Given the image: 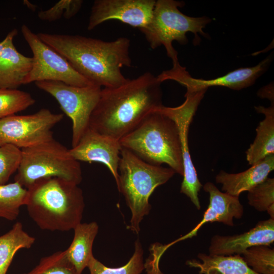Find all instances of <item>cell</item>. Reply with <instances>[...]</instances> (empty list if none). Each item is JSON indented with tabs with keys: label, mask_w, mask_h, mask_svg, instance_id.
Returning a JSON list of instances; mask_svg holds the SVG:
<instances>
[{
	"label": "cell",
	"mask_w": 274,
	"mask_h": 274,
	"mask_svg": "<svg viewBox=\"0 0 274 274\" xmlns=\"http://www.w3.org/2000/svg\"><path fill=\"white\" fill-rule=\"evenodd\" d=\"M203 187L210 195V203L201 221L189 232L174 242L161 246L164 253L170 246L177 242L196 236L204 224L218 222L229 226H233V219H241L244 214V207L238 197L220 191L212 182H207Z\"/></svg>",
	"instance_id": "9a60e30c"
},
{
	"label": "cell",
	"mask_w": 274,
	"mask_h": 274,
	"mask_svg": "<svg viewBox=\"0 0 274 274\" xmlns=\"http://www.w3.org/2000/svg\"><path fill=\"white\" fill-rule=\"evenodd\" d=\"M35 241L25 231L20 222H16L9 231L0 236V274H6L17 252L30 248Z\"/></svg>",
	"instance_id": "7402d4cb"
},
{
	"label": "cell",
	"mask_w": 274,
	"mask_h": 274,
	"mask_svg": "<svg viewBox=\"0 0 274 274\" xmlns=\"http://www.w3.org/2000/svg\"><path fill=\"white\" fill-rule=\"evenodd\" d=\"M121 149L119 141L88 127L78 144L69 149V151L72 156L78 161L96 162L106 165L117 185Z\"/></svg>",
	"instance_id": "5bb4252c"
},
{
	"label": "cell",
	"mask_w": 274,
	"mask_h": 274,
	"mask_svg": "<svg viewBox=\"0 0 274 274\" xmlns=\"http://www.w3.org/2000/svg\"><path fill=\"white\" fill-rule=\"evenodd\" d=\"M17 32L13 29L4 39L1 51L3 89H17L24 84L32 66V58L20 53L13 44Z\"/></svg>",
	"instance_id": "ac0fdd59"
},
{
	"label": "cell",
	"mask_w": 274,
	"mask_h": 274,
	"mask_svg": "<svg viewBox=\"0 0 274 274\" xmlns=\"http://www.w3.org/2000/svg\"><path fill=\"white\" fill-rule=\"evenodd\" d=\"M21 151L22 159L14 181L23 187L27 189L36 181L48 177L60 178L78 185L81 182L79 161L54 139Z\"/></svg>",
	"instance_id": "52a82bcc"
},
{
	"label": "cell",
	"mask_w": 274,
	"mask_h": 274,
	"mask_svg": "<svg viewBox=\"0 0 274 274\" xmlns=\"http://www.w3.org/2000/svg\"><path fill=\"white\" fill-rule=\"evenodd\" d=\"M52 96L72 122V148L75 147L89 127L91 115L99 99L101 87L91 84L74 86L56 81L35 83Z\"/></svg>",
	"instance_id": "ba28073f"
},
{
	"label": "cell",
	"mask_w": 274,
	"mask_h": 274,
	"mask_svg": "<svg viewBox=\"0 0 274 274\" xmlns=\"http://www.w3.org/2000/svg\"><path fill=\"white\" fill-rule=\"evenodd\" d=\"M196 259L188 260L186 264L198 268L199 274H258L246 263L241 255L223 256L199 253Z\"/></svg>",
	"instance_id": "44dd1931"
},
{
	"label": "cell",
	"mask_w": 274,
	"mask_h": 274,
	"mask_svg": "<svg viewBox=\"0 0 274 274\" xmlns=\"http://www.w3.org/2000/svg\"><path fill=\"white\" fill-rule=\"evenodd\" d=\"M156 1L95 0L91 7L87 29L91 30L103 22L118 20L139 29L150 22Z\"/></svg>",
	"instance_id": "4fadbf2b"
},
{
	"label": "cell",
	"mask_w": 274,
	"mask_h": 274,
	"mask_svg": "<svg viewBox=\"0 0 274 274\" xmlns=\"http://www.w3.org/2000/svg\"><path fill=\"white\" fill-rule=\"evenodd\" d=\"M22 35L33 54L32 66L24 84L44 81H56L84 87L94 84L79 74L61 55L43 42L26 25Z\"/></svg>",
	"instance_id": "9c48e42d"
},
{
	"label": "cell",
	"mask_w": 274,
	"mask_h": 274,
	"mask_svg": "<svg viewBox=\"0 0 274 274\" xmlns=\"http://www.w3.org/2000/svg\"><path fill=\"white\" fill-rule=\"evenodd\" d=\"M35 102L27 92L17 89H0V119L25 110Z\"/></svg>",
	"instance_id": "d4e9b609"
},
{
	"label": "cell",
	"mask_w": 274,
	"mask_h": 274,
	"mask_svg": "<svg viewBox=\"0 0 274 274\" xmlns=\"http://www.w3.org/2000/svg\"><path fill=\"white\" fill-rule=\"evenodd\" d=\"M271 60L269 56L254 66L238 68L210 80L193 78L186 67L181 66L178 61L173 64L171 69L163 71L157 78L161 83L167 80L175 81L185 86L186 91L190 92L208 89L212 86H223L239 90L253 85L267 70Z\"/></svg>",
	"instance_id": "7c38bea8"
},
{
	"label": "cell",
	"mask_w": 274,
	"mask_h": 274,
	"mask_svg": "<svg viewBox=\"0 0 274 274\" xmlns=\"http://www.w3.org/2000/svg\"><path fill=\"white\" fill-rule=\"evenodd\" d=\"M161 84L157 76L147 72L118 87L101 88L89 127L119 141L163 105Z\"/></svg>",
	"instance_id": "6da1fadb"
},
{
	"label": "cell",
	"mask_w": 274,
	"mask_h": 274,
	"mask_svg": "<svg viewBox=\"0 0 274 274\" xmlns=\"http://www.w3.org/2000/svg\"><path fill=\"white\" fill-rule=\"evenodd\" d=\"M73 230V239L65 250V254L74 267L76 274H81L93 256L92 247L98 231V225L94 221L80 223Z\"/></svg>",
	"instance_id": "d6986e66"
},
{
	"label": "cell",
	"mask_w": 274,
	"mask_h": 274,
	"mask_svg": "<svg viewBox=\"0 0 274 274\" xmlns=\"http://www.w3.org/2000/svg\"><path fill=\"white\" fill-rule=\"evenodd\" d=\"M5 44V40L4 39L0 42V89H3V80L2 76V61L1 58V51Z\"/></svg>",
	"instance_id": "4dcf8cb0"
},
{
	"label": "cell",
	"mask_w": 274,
	"mask_h": 274,
	"mask_svg": "<svg viewBox=\"0 0 274 274\" xmlns=\"http://www.w3.org/2000/svg\"><path fill=\"white\" fill-rule=\"evenodd\" d=\"M21 159V149L11 144L0 146V185L6 184L17 171Z\"/></svg>",
	"instance_id": "f1b7e54d"
},
{
	"label": "cell",
	"mask_w": 274,
	"mask_h": 274,
	"mask_svg": "<svg viewBox=\"0 0 274 274\" xmlns=\"http://www.w3.org/2000/svg\"><path fill=\"white\" fill-rule=\"evenodd\" d=\"M27 190L28 215L40 229L68 231L81 223L85 202L78 185L48 177L36 181Z\"/></svg>",
	"instance_id": "3957f363"
},
{
	"label": "cell",
	"mask_w": 274,
	"mask_h": 274,
	"mask_svg": "<svg viewBox=\"0 0 274 274\" xmlns=\"http://www.w3.org/2000/svg\"><path fill=\"white\" fill-rule=\"evenodd\" d=\"M274 241V219L259 222L247 232L240 234L212 237L209 253L230 256L242 255L248 249L255 246H269Z\"/></svg>",
	"instance_id": "2e32d148"
},
{
	"label": "cell",
	"mask_w": 274,
	"mask_h": 274,
	"mask_svg": "<svg viewBox=\"0 0 274 274\" xmlns=\"http://www.w3.org/2000/svg\"><path fill=\"white\" fill-rule=\"evenodd\" d=\"M248 192L249 204L258 211L267 212L274 219V179L267 178Z\"/></svg>",
	"instance_id": "4316f807"
},
{
	"label": "cell",
	"mask_w": 274,
	"mask_h": 274,
	"mask_svg": "<svg viewBox=\"0 0 274 274\" xmlns=\"http://www.w3.org/2000/svg\"><path fill=\"white\" fill-rule=\"evenodd\" d=\"M184 5L185 3L182 1H156L150 22L140 29L152 49L161 45L164 47L173 64L179 61L178 53L173 46V41H176L181 45L186 44L188 43L186 34L191 32L195 36L193 43L196 44L197 41L199 43L198 33L207 38L203 29L211 21V19L206 16L192 17L184 14L178 8Z\"/></svg>",
	"instance_id": "8992f818"
},
{
	"label": "cell",
	"mask_w": 274,
	"mask_h": 274,
	"mask_svg": "<svg viewBox=\"0 0 274 274\" xmlns=\"http://www.w3.org/2000/svg\"><path fill=\"white\" fill-rule=\"evenodd\" d=\"M143 249L139 238L134 243V251L129 261L119 267H107L94 256L91 258L87 267L90 274H141L144 269Z\"/></svg>",
	"instance_id": "cb8c5ba5"
},
{
	"label": "cell",
	"mask_w": 274,
	"mask_h": 274,
	"mask_svg": "<svg viewBox=\"0 0 274 274\" xmlns=\"http://www.w3.org/2000/svg\"><path fill=\"white\" fill-rule=\"evenodd\" d=\"M175 173L170 167L147 163L129 150L121 148L117 187L131 213L128 229L139 234L140 223L151 209L149 203L151 195Z\"/></svg>",
	"instance_id": "5b68a950"
},
{
	"label": "cell",
	"mask_w": 274,
	"mask_h": 274,
	"mask_svg": "<svg viewBox=\"0 0 274 274\" xmlns=\"http://www.w3.org/2000/svg\"><path fill=\"white\" fill-rule=\"evenodd\" d=\"M63 118L42 108L25 115H11L0 119V146L11 144L21 149L31 147L53 139L52 129Z\"/></svg>",
	"instance_id": "30bf717a"
},
{
	"label": "cell",
	"mask_w": 274,
	"mask_h": 274,
	"mask_svg": "<svg viewBox=\"0 0 274 274\" xmlns=\"http://www.w3.org/2000/svg\"><path fill=\"white\" fill-rule=\"evenodd\" d=\"M255 109L257 113L264 114L265 118L256 128L255 139L246 152L247 160L251 165L274 154L273 104L268 108L258 106Z\"/></svg>",
	"instance_id": "ffe728a7"
},
{
	"label": "cell",
	"mask_w": 274,
	"mask_h": 274,
	"mask_svg": "<svg viewBox=\"0 0 274 274\" xmlns=\"http://www.w3.org/2000/svg\"><path fill=\"white\" fill-rule=\"evenodd\" d=\"M121 148L151 164H167L183 175V165L178 126L170 118L155 110L148 114L119 141Z\"/></svg>",
	"instance_id": "277c9868"
},
{
	"label": "cell",
	"mask_w": 274,
	"mask_h": 274,
	"mask_svg": "<svg viewBox=\"0 0 274 274\" xmlns=\"http://www.w3.org/2000/svg\"><path fill=\"white\" fill-rule=\"evenodd\" d=\"M247 265L258 274H274V250L265 245L253 246L242 254Z\"/></svg>",
	"instance_id": "484cf974"
},
{
	"label": "cell",
	"mask_w": 274,
	"mask_h": 274,
	"mask_svg": "<svg viewBox=\"0 0 274 274\" xmlns=\"http://www.w3.org/2000/svg\"><path fill=\"white\" fill-rule=\"evenodd\" d=\"M83 3L82 0H61L50 8L39 11L38 17L48 22L56 21L62 17L70 19L79 12Z\"/></svg>",
	"instance_id": "f546056e"
},
{
	"label": "cell",
	"mask_w": 274,
	"mask_h": 274,
	"mask_svg": "<svg viewBox=\"0 0 274 274\" xmlns=\"http://www.w3.org/2000/svg\"><path fill=\"white\" fill-rule=\"evenodd\" d=\"M23 274H76V272L64 250L58 251L42 258L35 268Z\"/></svg>",
	"instance_id": "83f0119b"
},
{
	"label": "cell",
	"mask_w": 274,
	"mask_h": 274,
	"mask_svg": "<svg viewBox=\"0 0 274 274\" xmlns=\"http://www.w3.org/2000/svg\"><path fill=\"white\" fill-rule=\"evenodd\" d=\"M274 169V154L260 160L247 170L236 174L221 170L216 176V183L222 184L221 189L229 194L238 197L268 178Z\"/></svg>",
	"instance_id": "e0dca14e"
},
{
	"label": "cell",
	"mask_w": 274,
	"mask_h": 274,
	"mask_svg": "<svg viewBox=\"0 0 274 274\" xmlns=\"http://www.w3.org/2000/svg\"><path fill=\"white\" fill-rule=\"evenodd\" d=\"M207 89L197 92L186 91L185 100L176 107L163 105L157 110L173 120L179 129L183 165V179L180 192L188 196L195 207L200 209L198 193L203 186L192 162L188 146V130L193 116Z\"/></svg>",
	"instance_id": "8fae6325"
},
{
	"label": "cell",
	"mask_w": 274,
	"mask_h": 274,
	"mask_svg": "<svg viewBox=\"0 0 274 274\" xmlns=\"http://www.w3.org/2000/svg\"><path fill=\"white\" fill-rule=\"evenodd\" d=\"M37 35L92 83L101 87L114 88L128 81L121 69L131 66L129 39L120 37L105 41L78 35Z\"/></svg>",
	"instance_id": "7a4b0ae2"
},
{
	"label": "cell",
	"mask_w": 274,
	"mask_h": 274,
	"mask_svg": "<svg viewBox=\"0 0 274 274\" xmlns=\"http://www.w3.org/2000/svg\"><path fill=\"white\" fill-rule=\"evenodd\" d=\"M27 190L17 182L0 185V218L16 219L20 208L25 206Z\"/></svg>",
	"instance_id": "603a6c76"
}]
</instances>
